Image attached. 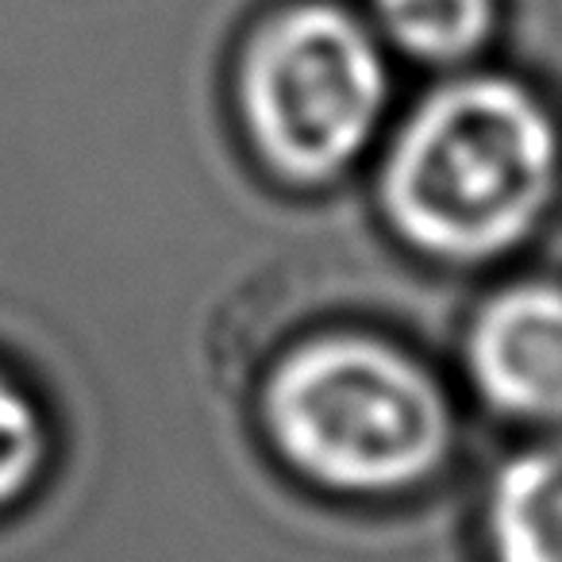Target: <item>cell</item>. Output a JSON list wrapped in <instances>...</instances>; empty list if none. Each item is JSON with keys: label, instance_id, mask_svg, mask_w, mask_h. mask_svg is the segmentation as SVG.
Masks as SVG:
<instances>
[{"label": "cell", "instance_id": "obj_5", "mask_svg": "<svg viewBox=\"0 0 562 562\" xmlns=\"http://www.w3.org/2000/svg\"><path fill=\"white\" fill-rule=\"evenodd\" d=\"M493 562H562V431L516 451L485 501Z\"/></svg>", "mask_w": 562, "mask_h": 562}, {"label": "cell", "instance_id": "obj_6", "mask_svg": "<svg viewBox=\"0 0 562 562\" xmlns=\"http://www.w3.org/2000/svg\"><path fill=\"white\" fill-rule=\"evenodd\" d=\"M359 12L393 58L436 78L485 63L501 35V0H362Z\"/></svg>", "mask_w": 562, "mask_h": 562}, {"label": "cell", "instance_id": "obj_7", "mask_svg": "<svg viewBox=\"0 0 562 562\" xmlns=\"http://www.w3.org/2000/svg\"><path fill=\"white\" fill-rule=\"evenodd\" d=\"M47 454V424L24 385L0 370V505L35 482Z\"/></svg>", "mask_w": 562, "mask_h": 562}, {"label": "cell", "instance_id": "obj_2", "mask_svg": "<svg viewBox=\"0 0 562 562\" xmlns=\"http://www.w3.org/2000/svg\"><path fill=\"white\" fill-rule=\"evenodd\" d=\"M262 424L293 470L351 497L424 482L454 439L443 382L397 339L362 328L293 339L262 378Z\"/></svg>", "mask_w": 562, "mask_h": 562}, {"label": "cell", "instance_id": "obj_3", "mask_svg": "<svg viewBox=\"0 0 562 562\" xmlns=\"http://www.w3.org/2000/svg\"><path fill=\"white\" fill-rule=\"evenodd\" d=\"M232 109L266 181L321 193L374 158L393 112V55L344 0H281L239 40Z\"/></svg>", "mask_w": 562, "mask_h": 562}, {"label": "cell", "instance_id": "obj_4", "mask_svg": "<svg viewBox=\"0 0 562 562\" xmlns=\"http://www.w3.org/2000/svg\"><path fill=\"white\" fill-rule=\"evenodd\" d=\"M462 370L497 416L562 431V278L493 285L462 328Z\"/></svg>", "mask_w": 562, "mask_h": 562}, {"label": "cell", "instance_id": "obj_1", "mask_svg": "<svg viewBox=\"0 0 562 562\" xmlns=\"http://www.w3.org/2000/svg\"><path fill=\"white\" fill-rule=\"evenodd\" d=\"M370 162L382 227L436 270L508 262L562 209L559 109L485 63L439 74L393 112Z\"/></svg>", "mask_w": 562, "mask_h": 562}]
</instances>
